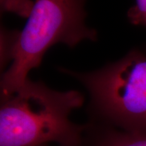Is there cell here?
Here are the masks:
<instances>
[{
	"instance_id": "obj_3",
	"label": "cell",
	"mask_w": 146,
	"mask_h": 146,
	"mask_svg": "<svg viewBox=\"0 0 146 146\" xmlns=\"http://www.w3.org/2000/svg\"><path fill=\"white\" fill-rule=\"evenodd\" d=\"M68 72L89 91L95 110L115 128L146 133V55L132 50L93 72Z\"/></svg>"
},
{
	"instance_id": "obj_2",
	"label": "cell",
	"mask_w": 146,
	"mask_h": 146,
	"mask_svg": "<svg viewBox=\"0 0 146 146\" xmlns=\"http://www.w3.org/2000/svg\"><path fill=\"white\" fill-rule=\"evenodd\" d=\"M84 0H36L21 32L14 33L12 63L1 79V92L20 87L46 51L58 43L76 46L95 41L97 33L84 24Z\"/></svg>"
},
{
	"instance_id": "obj_5",
	"label": "cell",
	"mask_w": 146,
	"mask_h": 146,
	"mask_svg": "<svg viewBox=\"0 0 146 146\" xmlns=\"http://www.w3.org/2000/svg\"><path fill=\"white\" fill-rule=\"evenodd\" d=\"M33 4L32 0H1V10L28 18Z\"/></svg>"
},
{
	"instance_id": "obj_1",
	"label": "cell",
	"mask_w": 146,
	"mask_h": 146,
	"mask_svg": "<svg viewBox=\"0 0 146 146\" xmlns=\"http://www.w3.org/2000/svg\"><path fill=\"white\" fill-rule=\"evenodd\" d=\"M84 102L77 90L56 91L29 79L1 92L0 146H81L85 127L72 122L70 115Z\"/></svg>"
},
{
	"instance_id": "obj_4",
	"label": "cell",
	"mask_w": 146,
	"mask_h": 146,
	"mask_svg": "<svg viewBox=\"0 0 146 146\" xmlns=\"http://www.w3.org/2000/svg\"><path fill=\"white\" fill-rule=\"evenodd\" d=\"M91 146H146V133L106 129L97 134Z\"/></svg>"
},
{
	"instance_id": "obj_6",
	"label": "cell",
	"mask_w": 146,
	"mask_h": 146,
	"mask_svg": "<svg viewBox=\"0 0 146 146\" xmlns=\"http://www.w3.org/2000/svg\"><path fill=\"white\" fill-rule=\"evenodd\" d=\"M127 16L132 24L146 26V0H136V5L128 11Z\"/></svg>"
},
{
	"instance_id": "obj_7",
	"label": "cell",
	"mask_w": 146,
	"mask_h": 146,
	"mask_svg": "<svg viewBox=\"0 0 146 146\" xmlns=\"http://www.w3.org/2000/svg\"><path fill=\"white\" fill-rule=\"evenodd\" d=\"M42 146H50L49 145H42Z\"/></svg>"
}]
</instances>
